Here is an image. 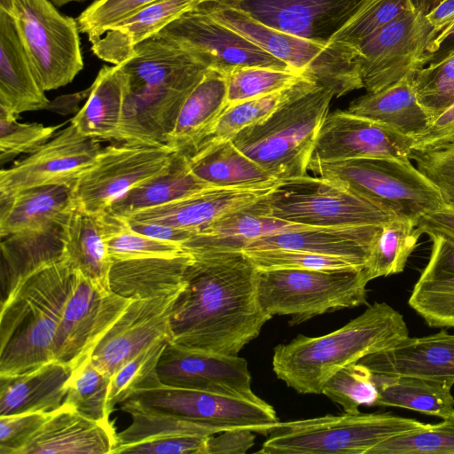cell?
Masks as SVG:
<instances>
[{"label":"cell","mask_w":454,"mask_h":454,"mask_svg":"<svg viewBox=\"0 0 454 454\" xmlns=\"http://www.w3.org/2000/svg\"><path fill=\"white\" fill-rule=\"evenodd\" d=\"M421 234L438 235L454 242V208L446 205L421 216L417 222Z\"/></svg>","instance_id":"58"},{"label":"cell","mask_w":454,"mask_h":454,"mask_svg":"<svg viewBox=\"0 0 454 454\" xmlns=\"http://www.w3.org/2000/svg\"><path fill=\"white\" fill-rule=\"evenodd\" d=\"M189 254L186 283L170 317L171 342L238 356L271 318L258 301L257 269L243 251Z\"/></svg>","instance_id":"1"},{"label":"cell","mask_w":454,"mask_h":454,"mask_svg":"<svg viewBox=\"0 0 454 454\" xmlns=\"http://www.w3.org/2000/svg\"><path fill=\"white\" fill-rule=\"evenodd\" d=\"M12 1L11 17L43 90L72 82L84 66L76 19L51 0Z\"/></svg>","instance_id":"11"},{"label":"cell","mask_w":454,"mask_h":454,"mask_svg":"<svg viewBox=\"0 0 454 454\" xmlns=\"http://www.w3.org/2000/svg\"><path fill=\"white\" fill-rule=\"evenodd\" d=\"M441 1L442 0H413V3L419 12L427 14Z\"/></svg>","instance_id":"62"},{"label":"cell","mask_w":454,"mask_h":454,"mask_svg":"<svg viewBox=\"0 0 454 454\" xmlns=\"http://www.w3.org/2000/svg\"><path fill=\"white\" fill-rule=\"evenodd\" d=\"M370 278L364 270H257L256 293L271 317L288 315L291 325L366 303Z\"/></svg>","instance_id":"9"},{"label":"cell","mask_w":454,"mask_h":454,"mask_svg":"<svg viewBox=\"0 0 454 454\" xmlns=\"http://www.w3.org/2000/svg\"><path fill=\"white\" fill-rule=\"evenodd\" d=\"M100 140L82 135L70 124L49 141L0 172V197L20 191L75 182L95 161Z\"/></svg>","instance_id":"15"},{"label":"cell","mask_w":454,"mask_h":454,"mask_svg":"<svg viewBox=\"0 0 454 454\" xmlns=\"http://www.w3.org/2000/svg\"><path fill=\"white\" fill-rule=\"evenodd\" d=\"M426 15V19L436 35L454 26V0H442Z\"/></svg>","instance_id":"61"},{"label":"cell","mask_w":454,"mask_h":454,"mask_svg":"<svg viewBox=\"0 0 454 454\" xmlns=\"http://www.w3.org/2000/svg\"><path fill=\"white\" fill-rule=\"evenodd\" d=\"M428 262L408 299L409 306L433 328H454V242L429 236Z\"/></svg>","instance_id":"26"},{"label":"cell","mask_w":454,"mask_h":454,"mask_svg":"<svg viewBox=\"0 0 454 454\" xmlns=\"http://www.w3.org/2000/svg\"><path fill=\"white\" fill-rule=\"evenodd\" d=\"M128 400L224 430L249 428L267 434L279 422L274 408L264 400L255 402L167 386L158 375Z\"/></svg>","instance_id":"13"},{"label":"cell","mask_w":454,"mask_h":454,"mask_svg":"<svg viewBox=\"0 0 454 454\" xmlns=\"http://www.w3.org/2000/svg\"><path fill=\"white\" fill-rule=\"evenodd\" d=\"M412 139L413 150L418 151L454 145V103L431 119L429 124Z\"/></svg>","instance_id":"56"},{"label":"cell","mask_w":454,"mask_h":454,"mask_svg":"<svg viewBox=\"0 0 454 454\" xmlns=\"http://www.w3.org/2000/svg\"><path fill=\"white\" fill-rule=\"evenodd\" d=\"M244 0H201L202 4H226V5H238Z\"/></svg>","instance_id":"63"},{"label":"cell","mask_w":454,"mask_h":454,"mask_svg":"<svg viewBox=\"0 0 454 454\" xmlns=\"http://www.w3.org/2000/svg\"><path fill=\"white\" fill-rule=\"evenodd\" d=\"M227 107L226 76L209 68L184 101L166 146L191 155Z\"/></svg>","instance_id":"33"},{"label":"cell","mask_w":454,"mask_h":454,"mask_svg":"<svg viewBox=\"0 0 454 454\" xmlns=\"http://www.w3.org/2000/svg\"><path fill=\"white\" fill-rule=\"evenodd\" d=\"M380 225L310 227L255 239L242 250L285 249L354 260L364 266Z\"/></svg>","instance_id":"27"},{"label":"cell","mask_w":454,"mask_h":454,"mask_svg":"<svg viewBox=\"0 0 454 454\" xmlns=\"http://www.w3.org/2000/svg\"><path fill=\"white\" fill-rule=\"evenodd\" d=\"M415 10L413 0H371L356 17L334 29L325 39L357 47L382 27Z\"/></svg>","instance_id":"47"},{"label":"cell","mask_w":454,"mask_h":454,"mask_svg":"<svg viewBox=\"0 0 454 454\" xmlns=\"http://www.w3.org/2000/svg\"><path fill=\"white\" fill-rule=\"evenodd\" d=\"M168 340H161L145 348L111 377L108 407L111 412L119 403L129 399L156 373L159 359Z\"/></svg>","instance_id":"50"},{"label":"cell","mask_w":454,"mask_h":454,"mask_svg":"<svg viewBox=\"0 0 454 454\" xmlns=\"http://www.w3.org/2000/svg\"><path fill=\"white\" fill-rule=\"evenodd\" d=\"M254 433L249 428H232L210 435L206 454H244L254 444Z\"/></svg>","instance_id":"57"},{"label":"cell","mask_w":454,"mask_h":454,"mask_svg":"<svg viewBox=\"0 0 454 454\" xmlns=\"http://www.w3.org/2000/svg\"><path fill=\"white\" fill-rule=\"evenodd\" d=\"M369 454H454V415L390 438Z\"/></svg>","instance_id":"48"},{"label":"cell","mask_w":454,"mask_h":454,"mask_svg":"<svg viewBox=\"0 0 454 454\" xmlns=\"http://www.w3.org/2000/svg\"><path fill=\"white\" fill-rule=\"evenodd\" d=\"M374 374L414 376L454 385V334L447 330L408 337L359 361Z\"/></svg>","instance_id":"22"},{"label":"cell","mask_w":454,"mask_h":454,"mask_svg":"<svg viewBox=\"0 0 454 454\" xmlns=\"http://www.w3.org/2000/svg\"><path fill=\"white\" fill-rule=\"evenodd\" d=\"M116 441L112 423L92 420L63 403L21 454H112Z\"/></svg>","instance_id":"25"},{"label":"cell","mask_w":454,"mask_h":454,"mask_svg":"<svg viewBox=\"0 0 454 454\" xmlns=\"http://www.w3.org/2000/svg\"><path fill=\"white\" fill-rule=\"evenodd\" d=\"M333 98L319 85L297 94L262 121L241 130L232 142L278 181L305 176Z\"/></svg>","instance_id":"6"},{"label":"cell","mask_w":454,"mask_h":454,"mask_svg":"<svg viewBox=\"0 0 454 454\" xmlns=\"http://www.w3.org/2000/svg\"><path fill=\"white\" fill-rule=\"evenodd\" d=\"M66 219L46 228L2 239L1 301L29 275L67 257L63 230Z\"/></svg>","instance_id":"31"},{"label":"cell","mask_w":454,"mask_h":454,"mask_svg":"<svg viewBox=\"0 0 454 454\" xmlns=\"http://www.w3.org/2000/svg\"><path fill=\"white\" fill-rule=\"evenodd\" d=\"M428 423L390 412L349 413L278 422L257 452L262 454H369L395 436Z\"/></svg>","instance_id":"7"},{"label":"cell","mask_w":454,"mask_h":454,"mask_svg":"<svg viewBox=\"0 0 454 454\" xmlns=\"http://www.w3.org/2000/svg\"><path fill=\"white\" fill-rule=\"evenodd\" d=\"M317 85L304 76L284 90L227 107L194 152L211 144L232 140L244 129L267 118L286 100Z\"/></svg>","instance_id":"41"},{"label":"cell","mask_w":454,"mask_h":454,"mask_svg":"<svg viewBox=\"0 0 454 454\" xmlns=\"http://www.w3.org/2000/svg\"><path fill=\"white\" fill-rule=\"evenodd\" d=\"M409 335L403 316L386 302H374L338 330L319 337L298 335L274 348L277 377L300 394H321L325 382L345 366L395 347Z\"/></svg>","instance_id":"3"},{"label":"cell","mask_w":454,"mask_h":454,"mask_svg":"<svg viewBox=\"0 0 454 454\" xmlns=\"http://www.w3.org/2000/svg\"><path fill=\"white\" fill-rule=\"evenodd\" d=\"M335 0H244L238 5L262 24L292 35L311 37Z\"/></svg>","instance_id":"40"},{"label":"cell","mask_w":454,"mask_h":454,"mask_svg":"<svg viewBox=\"0 0 454 454\" xmlns=\"http://www.w3.org/2000/svg\"><path fill=\"white\" fill-rule=\"evenodd\" d=\"M454 53V26L448 31L436 35L429 43L419 62L421 68L435 64Z\"/></svg>","instance_id":"60"},{"label":"cell","mask_w":454,"mask_h":454,"mask_svg":"<svg viewBox=\"0 0 454 454\" xmlns=\"http://www.w3.org/2000/svg\"><path fill=\"white\" fill-rule=\"evenodd\" d=\"M410 159L437 188L444 204L454 208V145L425 151L412 150Z\"/></svg>","instance_id":"54"},{"label":"cell","mask_w":454,"mask_h":454,"mask_svg":"<svg viewBox=\"0 0 454 454\" xmlns=\"http://www.w3.org/2000/svg\"><path fill=\"white\" fill-rule=\"evenodd\" d=\"M187 157L193 174L215 187H271L281 182L244 154L232 140L203 146Z\"/></svg>","instance_id":"37"},{"label":"cell","mask_w":454,"mask_h":454,"mask_svg":"<svg viewBox=\"0 0 454 454\" xmlns=\"http://www.w3.org/2000/svg\"><path fill=\"white\" fill-rule=\"evenodd\" d=\"M421 235L417 223L408 219L396 217L382 224L364 264L370 280L403 272Z\"/></svg>","instance_id":"42"},{"label":"cell","mask_w":454,"mask_h":454,"mask_svg":"<svg viewBox=\"0 0 454 454\" xmlns=\"http://www.w3.org/2000/svg\"><path fill=\"white\" fill-rule=\"evenodd\" d=\"M257 270H344L364 266L354 260L313 253L285 250H244Z\"/></svg>","instance_id":"51"},{"label":"cell","mask_w":454,"mask_h":454,"mask_svg":"<svg viewBox=\"0 0 454 454\" xmlns=\"http://www.w3.org/2000/svg\"><path fill=\"white\" fill-rule=\"evenodd\" d=\"M309 170L413 222L443 207L437 188L411 159L367 157L309 162Z\"/></svg>","instance_id":"8"},{"label":"cell","mask_w":454,"mask_h":454,"mask_svg":"<svg viewBox=\"0 0 454 454\" xmlns=\"http://www.w3.org/2000/svg\"><path fill=\"white\" fill-rule=\"evenodd\" d=\"M132 300L105 294L82 272L65 306L55 340L53 360L76 367L120 317Z\"/></svg>","instance_id":"16"},{"label":"cell","mask_w":454,"mask_h":454,"mask_svg":"<svg viewBox=\"0 0 454 454\" xmlns=\"http://www.w3.org/2000/svg\"><path fill=\"white\" fill-rule=\"evenodd\" d=\"M375 406L397 407L446 419L454 415L453 384L414 376L374 374Z\"/></svg>","instance_id":"39"},{"label":"cell","mask_w":454,"mask_h":454,"mask_svg":"<svg viewBox=\"0 0 454 454\" xmlns=\"http://www.w3.org/2000/svg\"><path fill=\"white\" fill-rule=\"evenodd\" d=\"M192 257L186 252L174 256H155L113 261L109 285L113 293L127 299H150L182 289Z\"/></svg>","instance_id":"29"},{"label":"cell","mask_w":454,"mask_h":454,"mask_svg":"<svg viewBox=\"0 0 454 454\" xmlns=\"http://www.w3.org/2000/svg\"><path fill=\"white\" fill-rule=\"evenodd\" d=\"M45 92L13 19L0 11V112L18 118L26 112L48 108Z\"/></svg>","instance_id":"24"},{"label":"cell","mask_w":454,"mask_h":454,"mask_svg":"<svg viewBox=\"0 0 454 454\" xmlns=\"http://www.w3.org/2000/svg\"><path fill=\"white\" fill-rule=\"evenodd\" d=\"M73 369L56 360L14 376H0V416L51 413L66 396Z\"/></svg>","instance_id":"32"},{"label":"cell","mask_w":454,"mask_h":454,"mask_svg":"<svg viewBox=\"0 0 454 454\" xmlns=\"http://www.w3.org/2000/svg\"><path fill=\"white\" fill-rule=\"evenodd\" d=\"M120 65L127 89L115 141L166 145L184 101L209 67L157 34Z\"/></svg>","instance_id":"2"},{"label":"cell","mask_w":454,"mask_h":454,"mask_svg":"<svg viewBox=\"0 0 454 454\" xmlns=\"http://www.w3.org/2000/svg\"><path fill=\"white\" fill-rule=\"evenodd\" d=\"M412 81L420 105L433 119L454 103V53L415 69Z\"/></svg>","instance_id":"49"},{"label":"cell","mask_w":454,"mask_h":454,"mask_svg":"<svg viewBox=\"0 0 454 454\" xmlns=\"http://www.w3.org/2000/svg\"><path fill=\"white\" fill-rule=\"evenodd\" d=\"M345 412H359L360 406H375L379 396L373 372L360 362L345 366L324 385L322 393Z\"/></svg>","instance_id":"46"},{"label":"cell","mask_w":454,"mask_h":454,"mask_svg":"<svg viewBox=\"0 0 454 454\" xmlns=\"http://www.w3.org/2000/svg\"><path fill=\"white\" fill-rule=\"evenodd\" d=\"M157 35L192 53L209 68L223 74L245 66L290 67L217 22L200 5L172 21Z\"/></svg>","instance_id":"17"},{"label":"cell","mask_w":454,"mask_h":454,"mask_svg":"<svg viewBox=\"0 0 454 454\" xmlns=\"http://www.w3.org/2000/svg\"><path fill=\"white\" fill-rule=\"evenodd\" d=\"M435 36L426 15L415 10L362 42L357 47L364 88L380 90L418 69Z\"/></svg>","instance_id":"14"},{"label":"cell","mask_w":454,"mask_h":454,"mask_svg":"<svg viewBox=\"0 0 454 454\" xmlns=\"http://www.w3.org/2000/svg\"><path fill=\"white\" fill-rule=\"evenodd\" d=\"M156 372L160 381L167 386L262 400L252 390L247 360L238 356L192 350L168 341Z\"/></svg>","instance_id":"18"},{"label":"cell","mask_w":454,"mask_h":454,"mask_svg":"<svg viewBox=\"0 0 454 454\" xmlns=\"http://www.w3.org/2000/svg\"><path fill=\"white\" fill-rule=\"evenodd\" d=\"M215 187L196 176L188 157L174 153L169 166L129 190L106 211L117 216L156 207Z\"/></svg>","instance_id":"38"},{"label":"cell","mask_w":454,"mask_h":454,"mask_svg":"<svg viewBox=\"0 0 454 454\" xmlns=\"http://www.w3.org/2000/svg\"><path fill=\"white\" fill-rule=\"evenodd\" d=\"M184 287L150 299L132 300L90 354L93 364L108 376L156 341H171L170 317Z\"/></svg>","instance_id":"19"},{"label":"cell","mask_w":454,"mask_h":454,"mask_svg":"<svg viewBox=\"0 0 454 454\" xmlns=\"http://www.w3.org/2000/svg\"><path fill=\"white\" fill-rule=\"evenodd\" d=\"M127 78L121 65L103 66L82 107L71 119L83 136L116 140L122 120Z\"/></svg>","instance_id":"36"},{"label":"cell","mask_w":454,"mask_h":454,"mask_svg":"<svg viewBox=\"0 0 454 454\" xmlns=\"http://www.w3.org/2000/svg\"><path fill=\"white\" fill-rule=\"evenodd\" d=\"M276 186L260 188L211 187L191 196L142 210L122 218L165 224L197 233L219 218L265 197Z\"/></svg>","instance_id":"21"},{"label":"cell","mask_w":454,"mask_h":454,"mask_svg":"<svg viewBox=\"0 0 454 454\" xmlns=\"http://www.w3.org/2000/svg\"><path fill=\"white\" fill-rule=\"evenodd\" d=\"M125 220L128 222L131 229L137 232L154 239L176 243L179 245H182L195 234L194 232L186 230L176 229L165 224Z\"/></svg>","instance_id":"59"},{"label":"cell","mask_w":454,"mask_h":454,"mask_svg":"<svg viewBox=\"0 0 454 454\" xmlns=\"http://www.w3.org/2000/svg\"><path fill=\"white\" fill-rule=\"evenodd\" d=\"M51 413L27 412L0 416V454H21Z\"/></svg>","instance_id":"55"},{"label":"cell","mask_w":454,"mask_h":454,"mask_svg":"<svg viewBox=\"0 0 454 454\" xmlns=\"http://www.w3.org/2000/svg\"><path fill=\"white\" fill-rule=\"evenodd\" d=\"M157 0H94L76 19L89 41Z\"/></svg>","instance_id":"53"},{"label":"cell","mask_w":454,"mask_h":454,"mask_svg":"<svg viewBox=\"0 0 454 454\" xmlns=\"http://www.w3.org/2000/svg\"><path fill=\"white\" fill-rule=\"evenodd\" d=\"M214 20L340 98L364 88L358 47L271 28L239 6L200 5Z\"/></svg>","instance_id":"5"},{"label":"cell","mask_w":454,"mask_h":454,"mask_svg":"<svg viewBox=\"0 0 454 454\" xmlns=\"http://www.w3.org/2000/svg\"><path fill=\"white\" fill-rule=\"evenodd\" d=\"M101 222L112 261L174 256L184 252L179 244L154 239L135 231L124 218L108 212L101 214Z\"/></svg>","instance_id":"44"},{"label":"cell","mask_w":454,"mask_h":454,"mask_svg":"<svg viewBox=\"0 0 454 454\" xmlns=\"http://www.w3.org/2000/svg\"><path fill=\"white\" fill-rule=\"evenodd\" d=\"M264 198L207 225L184 241L183 250L188 254L242 251L262 237L315 227L270 215Z\"/></svg>","instance_id":"23"},{"label":"cell","mask_w":454,"mask_h":454,"mask_svg":"<svg viewBox=\"0 0 454 454\" xmlns=\"http://www.w3.org/2000/svg\"><path fill=\"white\" fill-rule=\"evenodd\" d=\"M63 230L65 253L70 264L101 293L111 294L109 273L113 261L103 235L101 214L89 213L75 205Z\"/></svg>","instance_id":"35"},{"label":"cell","mask_w":454,"mask_h":454,"mask_svg":"<svg viewBox=\"0 0 454 454\" xmlns=\"http://www.w3.org/2000/svg\"><path fill=\"white\" fill-rule=\"evenodd\" d=\"M0 11H3L12 16L13 12L12 0H0Z\"/></svg>","instance_id":"64"},{"label":"cell","mask_w":454,"mask_h":454,"mask_svg":"<svg viewBox=\"0 0 454 454\" xmlns=\"http://www.w3.org/2000/svg\"><path fill=\"white\" fill-rule=\"evenodd\" d=\"M228 107L284 90L305 75L298 70L262 66H245L224 74Z\"/></svg>","instance_id":"45"},{"label":"cell","mask_w":454,"mask_h":454,"mask_svg":"<svg viewBox=\"0 0 454 454\" xmlns=\"http://www.w3.org/2000/svg\"><path fill=\"white\" fill-rule=\"evenodd\" d=\"M413 139L347 111L329 113L317 137L309 162L367 157L410 159Z\"/></svg>","instance_id":"20"},{"label":"cell","mask_w":454,"mask_h":454,"mask_svg":"<svg viewBox=\"0 0 454 454\" xmlns=\"http://www.w3.org/2000/svg\"><path fill=\"white\" fill-rule=\"evenodd\" d=\"M413 72L375 92L354 99L347 112L413 137L422 131L431 117L420 105L413 86Z\"/></svg>","instance_id":"34"},{"label":"cell","mask_w":454,"mask_h":454,"mask_svg":"<svg viewBox=\"0 0 454 454\" xmlns=\"http://www.w3.org/2000/svg\"><path fill=\"white\" fill-rule=\"evenodd\" d=\"M173 154L166 145L137 142H117L102 148L75 181V205L89 213H105L129 190L165 170Z\"/></svg>","instance_id":"12"},{"label":"cell","mask_w":454,"mask_h":454,"mask_svg":"<svg viewBox=\"0 0 454 454\" xmlns=\"http://www.w3.org/2000/svg\"><path fill=\"white\" fill-rule=\"evenodd\" d=\"M264 199L270 215L315 227L380 225L397 217L329 179L308 174L280 182Z\"/></svg>","instance_id":"10"},{"label":"cell","mask_w":454,"mask_h":454,"mask_svg":"<svg viewBox=\"0 0 454 454\" xmlns=\"http://www.w3.org/2000/svg\"><path fill=\"white\" fill-rule=\"evenodd\" d=\"M201 4V0H157L90 40L91 51L98 59L120 65L138 43Z\"/></svg>","instance_id":"28"},{"label":"cell","mask_w":454,"mask_h":454,"mask_svg":"<svg viewBox=\"0 0 454 454\" xmlns=\"http://www.w3.org/2000/svg\"><path fill=\"white\" fill-rule=\"evenodd\" d=\"M63 124L21 123L0 112V162L3 166L21 153H31L49 141Z\"/></svg>","instance_id":"52"},{"label":"cell","mask_w":454,"mask_h":454,"mask_svg":"<svg viewBox=\"0 0 454 454\" xmlns=\"http://www.w3.org/2000/svg\"><path fill=\"white\" fill-rule=\"evenodd\" d=\"M75 182L33 187L0 197V237L49 227L75 207Z\"/></svg>","instance_id":"30"},{"label":"cell","mask_w":454,"mask_h":454,"mask_svg":"<svg viewBox=\"0 0 454 454\" xmlns=\"http://www.w3.org/2000/svg\"><path fill=\"white\" fill-rule=\"evenodd\" d=\"M110 382L111 377L98 369L89 356L73 369L63 403L92 420L109 424Z\"/></svg>","instance_id":"43"},{"label":"cell","mask_w":454,"mask_h":454,"mask_svg":"<svg viewBox=\"0 0 454 454\" xmlns=\"http://www.w3.org/2000/svg\"><path fill=\"white\" fill-rule=\"evenodd\" d=\"M76 270L65 257L35 271L1 301L0 376H14L53 360Z\"/></svg>","instance_id":"4"}]
</instances>
